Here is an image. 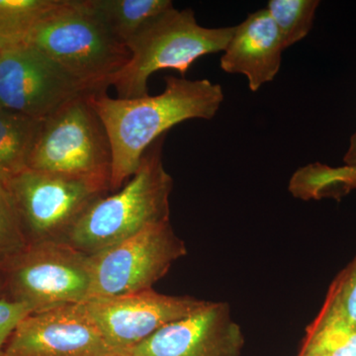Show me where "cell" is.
Masks as SVG:
<instances>
[{
  "mask_svg": "<svg viewBox=\"0 0 356 356\" xmlns=\"http://www.w3.org/2000/svg\"><path fill=\"white\" fill-rule=\"evenodd\" d=\"M245 341L231 306L208 301L191 315L159 329L129 356H241Z\"/></svg>",
  "mask_w": 356,
  "mask_h": 356,
  "instance_id": "7c38bea8",
  "label": "cell"
},
{
  "mask_svg": "<svg viewBox=\"0 0 356 356\" xmlns=\"http://www.w3.org/2000/svg\"><path fill=\"white\" fill-rule=\"evenodd\" d=\"M3 356H122L107 343L81 304L33 312L17 325Z\"/></svg>",
  "mask_w": 356,
  "mask_h": 356,
  "instance_id": "8fae6325",
  "label": "cell"
},
{
  "mask_svg": "<svg viewBox=\"0 0 356 356\" xmlns=\"http://www.w3.org/2000/svg\"><path fill=\"white\" fill-rule=\"evenodd\" d=\"M41 120L0 108V182L6 184L29 170Z\"/></svg>",
  "mask_w": 356,
  "mask_h": 356,
  "instance_id": "5bb4252c",
  "label": "cell"
},
{
  "mask_svg": "<svg viewBox=\"0 0 356 356\" xmlns=\"http://www.w3.org/2000/svg\"><path fill=\"white\" fill-rule=\"evenodd\" d=\"M13 198L0 182V270L28 247Z\"/></svg>",
  "mask_w": 356,
  "mask_h": 356,
  "instance_id": "ffe728a7",
  "label": "cell"
},
{
  "mask_svg": "<svg viewBox=\"0 0 356 356\" xmlns=\"http://www.w3.org/2000/svg\"><path fill=\"white\" fill-rule=\"evenodd\" d=\"M88 95L67 102L42 122L30 170L110 185L111 145Z\"/></svg>",
  "mask_w": 356,
  "mask_h": 356,
  "instance_id": "8992f818",
  "label": "cell"
},
{
  "mask_svg": "<svg viewBox=\"0 0 356 356\" xmlns=\"http://www.w3.org/2000/svg\"><path fill=\"white\" fill-rule=\"evenodd\" d=\"M31 313L33 310L28 306L0 299V356H3L7 341L15 327Z\"/></svg>",
  "mask_w": 356,
  "mask_h": 356,
  "instance_id": "7402d4cb",
  "label": "cell"
},
{
  "mask_svg": "<svg viewBox=\"0 0 356 356\" xmlns=\"http://www.w3.org/2000/svg\"><path fill=\"white\" fill-rule=\"evenodd\" d=\"M165 135L147 149L137 172L114 193L95 201L70 229L65 243L93 255L143 229L170 221L173 179L163 163Z\"/></svg>",
  "mask_w": 356,
  "mask_h": 356,
  "instance_id": "7a4b0ae2",
  "label": "cell"
},
{
  "mask_svg": "<svg viewBox=\"0 0 356 356\" xmlns=\"http://www.w3.org/2000/svg\"><path fill=\"white\" fill-rule=\"evenodd\" d=\"M293 197L301 200H339L356 189V166L331 168L313 163L299 168L292 175L288 186Z\"/></svg>",
  "mask_w": 356,
  "mask_h": 356,
  "instance_id": "2e32d148",
  "label": "cell"
},
{
  "mask_svg": "<svg viewBox=\"0 0 356 356\" xmlns=\"http://www.w3.org/2000/svg\"><path fill=\"white\" fill-rule=\"evenodd\" d=\"M187 254L170 221L143 229L91 257L89 298L131 294L153 286Z\"/></svg>",
  "mask_w": 356,
  "mask_h": 356,
  "instance_id": "ba28073f",
  "label": "cell"
},
{
  "mask_svg": "<svg viewBox=\"0 0 356 356\" xmlns=\"http://www.w3.org/2000/svg\"><path fill=\"white\" fill-rule=\"evenodd\" d=\"M81 83L29 44L0 51V108L43 121L79 96Z\"/></svg>",
  "mask_w": 356,
  "mask_h": 356,
  "instance_id": "9c48e42d",
  "label": "cell"
},
{
  "mask_svg": "<svg viewBox=\"0 0 356 356\" xmlns=\"http://www.w3.org/2000/svg\"><path fill=\"white\" fill-rule=\"evenodd\" d=\"M300 351L320 356H356V325L324 304L307 327Z\"/></svg>",
  "mask_w": 356,
  "mask_h": 356,
  "instance_id": "e0dca14e",
  "label": "cell"
},
{
  "mask_svg": "<svg viewBox=\"0 0 356 356\" xmlns=\"http://www.w3.org/2000/svg\"><path fill=\"white\" fill-rule=\"evenodd\" d=\"M235 27L206 28L199 25L192 9H168L154 17L126 46L127 65L114 77L111 86L118 98L131 99L147 93V81L161 70H177L185 77L199 58L224 51Z\"/></svg>",
  "mask_w": 356,
  "mask_h": 356,
  "instance_id": "277c9868",
  "label": "cell"
},
{
  "mask_svg": "<svg viewBox=\"0 0 356 356\" xmlns=\"http://www.w3.org/2000/svg\"><path fill=\"white\" fill-rule=\"evenodd\" d=\"M284 50L278 28L266 8L261 9L235 26L220 67L228 74L247 76L248 88L257 92L277 76Z\"/></svg>",
  "mask_w": 356,
  "mask_h": 356,
  "instance_id": "4fadbf2b",
  "label": "cell"
},
{
  "mask_svg": "<svg viewBox=\"0 0 356 356\" xmlns=\"http://www.w3.org/2000/svg\"><path fill=\"white\" fill-rule=\"evenodd\" d=\"M324 304L356 325V254L332 281Z\"/></svg>",
  "mask_w": 356,
  "mask_h": 356,
  "instance_id": "44dd1931",
  "label": "cell"
},
{
  "mask_svg": "<svg viewBox=\"0 0 356 356\" xmlns=\"http://www.w3.org/2000/svg\"><path fill=\"white\" fill-rule=\"evenodd\" d=\"M4 185L29 243H65L84 212L98 199L111 193L106 182L30 168Z\"/></svg>",
  "mask_w": 356,
  "mask_h": 356,
  "instance_id": "52a82bcc",
  "label": "cell"
},
{
  "mask_svg": "<svg viewBox=\"0 0 356 356\" xmlns=\"http://www.w3.org/2000/svg\"><path fill=\"white\" fill-rule=\"evenodd\" d=\"M86 2L110 34L125 46L154 17L175 7L170 0H86Z\"/></svg>",
  "mask_w": 356,
  "mask_h": 356,
  "instance_id": "9a60e30c",
  "label": "cell"
},
{
  "mask_svg": "<svg viewBox=\"0 0 356 356\" xmlns=\"http://www.w3.org/2000/svg\"><path fill=\"white\" fill-rule=\"evenodd\" d=\"M60 0H0V49L26 44Z\"/></svg>",
  "mask_w": 356,
  "mask_h": 356,
  "instance_id": "ac0fdd59",
  "label": "cell"
},
{
  "mask_svg": "<svg viewBox=\"0 0 356 356\" xmlns=\"http://www.w3.org/2000/svg\"><path fill=\"white\" fill-rule=\"evenodd\" d=\"M298 356H320V355H313V353H304V351H300Z\"/></svg>",
  "mask_w": 356,
  "mask_h": 356,
  "instance_id": "cb8c5ba5",
  "label": "cell"
},
{
  "mask_svg": "<svg viewBox=\"0 0 356 356\" xmlns=\"http://www.w3.org/2000/svg\"><path fill=\"white\" fill-rule=\"evenodd\" d=\"M26 44L51 58L89 93L106 90L131 53L90 10L86 0H60Z\"/></svg>",
  "mask_w": 356,
  "mask_h": 356,
  "instance_id": "3957f363",
  "label": "cell"
},
{
  "mask_svg": "<svg viewBox=\"0 0 356 356\" xmlns=\"http://www.w3.org/2000/svg\"><path fill=\"white\" fill-rule=\"evenodd\" d=\"M318 0H270L266 10L280 31L285 49L308 36L313 27Z\"/></svg>",
  "mask_w": 356,
  "mask_h": 356,
  "instance_id": "d6986e66",
  "label": "cell"
},
{
  "mask_svg": "<svg viewBox=\"0 0 356 356\" xmlns=\"http://www.w3.org/2000/svg\"><path fill=\"white\" fill-rule=\"evenodd\" d=\"M90 288V255L64 242L29 243L0 270V299L33 312L83 303Z\"/></svg>",
  "mask_w": 356,
  "mask_h": 356,
  "instance_id": "5b68a950",
  "label": "cell"
},
{
  "mask_svg": "<svg viewBox=\"0 0 356 356\" xmlns=\"http://www.w3.org/2000/svg\"><path fill=\"white\" fill-rule=\"evenodd\" d=\"M165 81V90L156 96L122 99L106 90L88 95L111 145V193L127 184L147 149L170 129L191 119L210 120L224 102L221 86L208 79L168 76Z\"/></svg>",
  "mask_w": 356,
  "mask_h": 356,
  "instance_id": "6da1fadb",
  "label": "cell"
},
{
  "mask_svg": "<svg viewBox=\"0 0 356 356\" xmlns=\"http://www.w3.org/2000/svg\"><path fill=\"white\" fill-rule=\"evenodd\" d=\"M0 51H1V49H0Z\"/></svg>",
  "mask_w": 356,
  "mask_h": 356,
  "instance_id": "d4e9b609",
  "label": "cell"
},
{
  "mask_svg": "<svg viewBox=\"0 0 356 356\" xmlns=\"http://www.w3.org/2000/svg\"><path fill=\"white\" fill-rule=\"evenodd\" d=\"M208 303L191 296H170L154 289L119 296L90 298L84 312L107 343L122 356L165 325L191 315Z\"/></svg>",
  "mask_w": 356,
  "mask_h": 356,
  "instance_id": "30bf717a",
  "label": "cell"
},
{
  "mask_svg": "<svg viewBox=\"0 0 356 356\" xmlns=\"http://www.w3.org/2000/svg\"><path fill=\"white\" fill-rule=\"evenodd\" d=\"M346 165L356 166V132L351 136L350 147L343 158Z\"/></svg>",
  "mask_w": 356,
  "mask_h": 356,
  "instance_id": "603a6c76",
  "label": "cell"
}]
</instances>
